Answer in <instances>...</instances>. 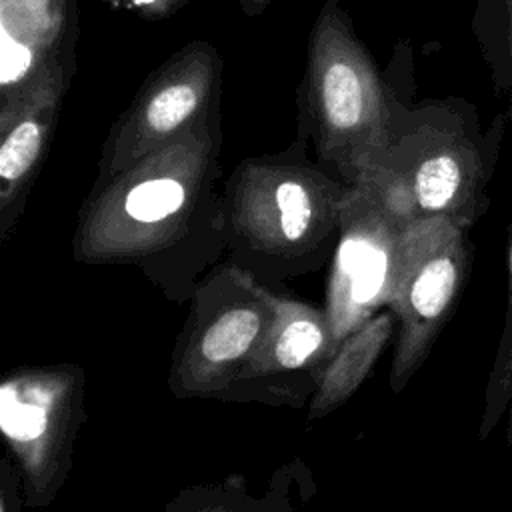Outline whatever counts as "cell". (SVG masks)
<instances>
[{
    "instance_id": "obj_2",
    "label": "cell",
    "mask_w": 512,
    "mask_h": 512,
    "mask_svg": "<svg viewBox=\"0 0 512 512\" xmlns=\"http://www.w3.org/2000/svg\"><path fill=\"white\" fill-rule=\"evenodd\" d=\"M298 138L242 160L222 188L226 262L260 284H284L332 262L350 186L322 168Z\"/></svg>"
},
{
    "instance_id": "obj_16",
    "label": "cell",
    "mask_w": 512,
    "mask_h": 512,
    "mask_svg": "<svg viewBox=\"0 0 512 512\" xmlns=\"http://www.w3.org/2000/svg\"><path fill=\"white\" fill-rule=\"evenodd\" d=\"M24 484L22 474L10 454L0 460V512H24Z\"/></svg>"
},
{
    "instance_id": "obj_15",
    "label": "cell",
    "mask_w": 512,
    "mask_h": 512,
    "mask_svg": "<svg viewBox=\"0 0 512 512\" xmlns=\"http://www.w3.org/2000/svg\"><path fill=\"white\" fill-rule=\"evenodd\" d=\"M512 402V234L508 244V290H506V314L492 370L488 374L484 392V410L480 416L478 438L486 440L500 424Z\"/></svg>"
},
{
    "instance_id": "obj_4",
    "label": "cell",
    "mask_w": 512,
    "mask_h": 512,
    "mask_svg": "<svg viewBox=\"0 0 512 512\" xmlns=\"http://www.w3.org/2000/svg\"><path fill=\"white\" fill-rule=\"evenodd\" d=\"M394 86L380 74L340 0H326L308 36L298 88V138L316 162L356 186L388 144Z\"/></svg>"
},
{
    "instance_id": "obj_9",
    "label": "cell",
    "mask_w": 512,
    "mask_h": 512,
    "mask_svg": "<svg viewBox=\"0 0 512 512\" xmlns=\"http://www.w3.org/2000/svg\"><path fill=\"white\" fill-rule=\"evenodd\" d=\"M406 224L372 188L350 186L324 300L336 348L388 308Z\"/></svg>"
},
{
    "instance_id": "obj_14",
    "label": "cell",
    "mask_w": 512,
    "mask_h": 512,
    "mask_svg": "<svg viewBox=\"0 0 512 512\" xmlns=\"http://www.w3.org/2000/svg\"><path fill=\"white\" fill-rule=\"evenodd\" d=\"M308 476L312 474L304 462H286L274 472L266 492L254 496L244 476L230 474L178 490L158 512H302L292 498V488Z\"/></svg>"
},
{
    "instance_id": "obj_3",
    "label": "cell",
    "mask_w": 512,
    "mask_h": 512,
    "mask_svg": "<svg viewBox=\"0 0 512 512\" xmlns=\"http://www.w3.org/2000/svg\"><path fill=\"white\" fill-rule=\"evenodd\" d=\"M490 152L464 102L408 106L394 88L388 144L358 184L406 222L440 216L466 230L486 208Z\"/></svg>"
},
{
    "instance_id": "obj_12",
    "label": "cell",
    "mask_w": 512,
    "mask_h": 512,
    "mask_svg": "<svg viewBox=\"0 0 512 512\" xmlns=\"http://www.w3.org/2000/svg\"><path fill=\"white\" fill-rule=\"evenodd\" d=\"M74 0H0V104L52 68L76 70Z\"/></svg>"
},
{
    "instance_id": "obj_1",
    "label": "cell",
    "mask_w": 512,
    "mask_h": 512,
    "mask_svg": "<svg viewBox=\"0 0 512 512\" xmlns=\"http://www.w3.org/2000/svg\"><path fill=\"white\" fill-rule=\"evenodd\" d=\"M222 100L172 142L94 182L72 240L80 264L136 266L184 304L226 254L220 150Z\"/></svg>"
},
{
    "instance_id": "obj_5",
    "label": "cell",
    "mask_w": 512,
    "mask_h": 512,
    "mask_svg": "<svg viewBox=\"0 0 512 512\" xmlns=\"http://www.w3.org/2000/svg\"><path fill=\"white\" fill-rule=\"evenodd\" d=\"M274 320L270 288L230 262L196 286L170 356L168 390L180 400H224Z\"/></svg>"
},
{
    "instance_id": "obj_17",
    "label": "cell",
    "mask_w": 512,
    "mask_h": 512,
    "mask_svg": "<svg viewBox=\"0 0 512 512\" xmlns=\"http://www.w3.org/2000/svg\"><path fill=\"white\" fill-rule=\"evenodd\" d=\"M112 8H124L148 20H160L174 14L188 0H100Z\"/></svg>"
},
{
    "instance_id": "obj_7",
    "label": "cell",
    "mask_w": 512,
    "mask_h": 512,
    "mask_svg": "<svg viewBox=\"0 0 512 512\" xmlns=\"http://www.w3.org/2000/svg\"><path fill=\"white\" fill-rule=\"evenodd\" d=\"M466 230L448 218H420L404 228L388 310L396 338L388 384L400 394L422 368L468 276Z\"/></svg>"
},
{
    "instance_id": "obj_18",
    "label": "cell",
    "mask_w": 512,
    "mask_h": 512,
    "mask_svg": "<svg viewBox=\"0 0 512 512\" xmlns=\"http://www.w3.org/2000/svg\"><path fill=\"white\" fill-rule=\"evenodd\" d=\"M270 2H272V0H238L242 12L248 14V16H258V14H262V12L270 6Z\"/></svg>"
},
{
    "instance_id": "obj_20",
    "label": "cell",
    "mask_w": 512,
    "mask_h": 512,
    "mask_svg": "<svg viewBox=\"0 0 512 512\" xmlns=\"http://www.w3.org/2000/svg\"><path fill=\"white\" fill-rule=\"evenodd\" d=\"M508 446H510V452H512V402H510V408H508Z\"/></svg>"
},
{
    "instance_id": "obj_6",
    "label": "cell",
    "mask_w": 512,
    "mask_h": 512,
    "mask_svg": "<svg viewBox=\"0 0 512 512\" xmlns=\"http://www.w3.org/2000/svg\"><path fill=\"white\" fill-rule=\"evenodd\" d=\"M84 390V368L72 362L16 366L0 378V432L22 474L26 510L48 508L68 480Z\"/></svg>"
},
{
    "instance_id": "obj_19",
    "label": "cell",
    "mask_w": 512,
    "mask_h": 512,
    "mask_svg": "<svg viewBox=\"0 0 512 512\" xmlns=\"http://www.w3.org/2000/svg\"><path fill=\"white\" fill-rule=\"evenodd\" d=\"M508 44L512 52V0H508Z\"/></svg>"
},
{
    "instance_id": "obj_8",
    "label": "cell",
    "mask_w": 512,
    "mask_h": 512,
    "mask_svg": "<svg viewBox=\"0 0 512 512\" xmlns=\"http://www.w3.org/2000/svg\"><path fill=\"white\" fill-rule=\"evenodd\" d=\"M222 68L206 40H190L162 62L112 124L94 182L124 172L204 118L222 100Z\"/></svg>"
},
{
    "instance_id": "obj_13",
    "label": "cell",
    "mask_w": 512,
    "mask_h": 512,
    "mask_svg": "<svg viewBox=\"0 0 512 512\" xmlns=\"http://www.w3.org/2000/svg\"><path fill=\"white\" fill-rule=\"evenodd\" d=\"M394 338L396 316L388 308L348 334L320 372L316 392L308 402V420L324 418L344 406L364 384Z\"/></svg>"
},
{
    "instance_id": "obj_10",
    "label": "cell",
    "mask_w": 512,
    "mask_h": 512,
    "mask_svg": "<svg viewBox=\"0 0 512 512\" xmlns=\"http://www.w3.org/2000/svg\"><path fill=\"white\" fill-rule=\"evenodd\" d=\"M270 300L274 320L268 334L222 402L302 408L314 396L320 372L336 352L324 306H312L272 288Z\"/></svg>"
},
{
    "instance_id": "obj_11",
    "label": "cell",
    "mask_w": 512,
    "mask_h": 512,
    "mask_svg": "<svg viewBox=\"0 0 512 512\" xmlns=\"http://www.w3.org/2000/svg\"><path fill=\"white\" fill-rule=\"evenodd\" d=\"M74 70L58 66L0 104V242L12 236L48 154Z\"/></svg>"
}]
</instances>
